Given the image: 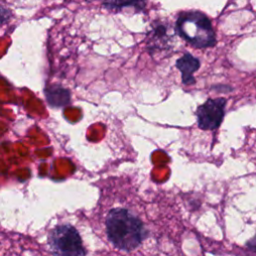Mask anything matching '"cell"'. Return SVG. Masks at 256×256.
<instances>
[{
  "mask_svg": "<svg viewBox=\"0 0 256 256\" xmlns=\"http://www.w3.org/2000/svg\"><path fill=\"white\" fill-rule=\"evenodd\" d=\"M105 227L112 245L125 252L137 249L148 235L143 222L125 208L110 210L105 220Z\"/></svg>",
  "mask_w": 256,
  "mask_h": 256,
  "instance_id": "cell-1",
  "label": "cell"
},
{
  "mask_svg": "<svg viewBox=\"0 0 256 256\" xmlns=\"http://www.w3.org/2000/svg\"><path fill=\"white\" fill-rule=\"evenodd\" d=\"M177 34L195 48H208L216 44V35L210 19L201 11L181 12L176 20Z\"/></svg>",
  "mask_w": 256,
  "mask_h": 256,
  "instance_id": "cell-2",
  "label": "cell"
},
{
  "mask_svg": "<svg viewBox=\"0 0 256 256\" xmlns=\"http://www.w3.org/2000/svg\"><path fill=\"white\" fill-rule=\"evenodd\" d=\"M48 244L53 254L64 256H81L86 251L78 231L70 224L54 227L48 236Z\"/></svg>",
  "mask_w": 256,
  "mask_h": 256,
  "instance_id": "cell-3",
  "label": "cell"
},
{
  "mask_svg": "<svg viewBox=\"0 0 256 256\" xmlns=\"http://www.w3.org/2000/svg\"><path fill=\"white\" fill-rule=\"evenodd\" d=\"M226 99L223 97L208 99L196 110L197 124L202 130H215L225 115Z\"/></svg>",
  "mask_w": 256,
  "mask_h": 256,
  "instance_id": "cell-4",
  "label": "cell"
},
{
  "mask_svg": "<svg viewBox=\"0 0 256 256\" xmlns=\"http://www.w3.org/2000/svg\"><path fill=\"white\" fill-rule=\"evenodd\" d=\"M175 65L181 72L183 84L192 85L195 83V78L193 74L200 67V61L198 58L194 57L190 53H186L182 57L177 59Z\"/></svg>",
  "mask_w": 256,
  "mask_h": 256,
  "instance_id": "cell-5",
  "label": "cell"
},
{
  "mask_svg": "<svg viewBox=\"0 0 256 256\" xmlns=\"http://www.w3.org/2000/svg\"><path fill=\"white\" fill-rule=\"evenodd\" d=\"M46 96L48 103L53 107H62L70 103L69 90L59 85H54L48 88L46 91Z\"/></svg>",
  "mask_w": 256,
  "mask_h": 256,
  "instance_id": "cell-6",
  "label": "cell"
},
{
  "mask_svg": "<svg viewBox=\"0 0 256 256\" xmlns=\"http://www.w3.org/2000/svg\"><path fill=\"white\" fill-rule=\"evenodd\" d=\"M102 4L109 10H119L124 7H133L142 11L146 6V0H102Z\"/></svg>",
  "mask_w": 256,
  "mask_h": 256,
  "instance_id": "cell-7",
  "label": "cell"
},
{
  "mask_svg": "<svg viewBox=\"0 0 256 256\" xmlns=\"http://www.w3.org/2000/svg\"><path fill=\"white\" fill-rule=\"evenodd\" d=\"M159 41L162 44L167 43V27L162 24L155 27L151 33V47L156 48L158 46Z\"/></svg>",
  "mask_w": 256,
  "mask_h": 256,
  "instance_id": "cell-8",
  "label": "cell"
},
{
  "mask_svg": "<svg viewBox=\"0 0 256 256\" xmlns=\"http://www.w3.org/2000/svg\"><path fill=\"white\" fill-rule=\"evenodd\" d=\"M11 16H12L11 10L8 9L6 6L0 4V25L8 22Z\"/></svg>",
  "mask_w": 256,
  "mask_h": 256,
  "instance_id": "cell-9",
  "label": "cell"
}]
</instances>
